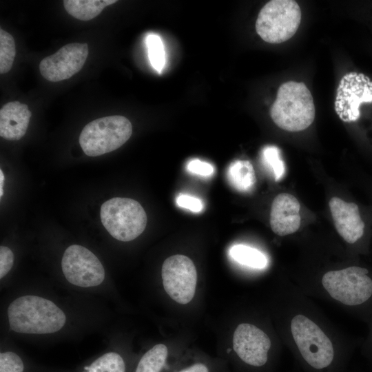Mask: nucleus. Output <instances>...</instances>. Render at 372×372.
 Wrapping results in <instances>:
<instances>
[{
    "label": "nucleus",
    "instance_id": "f257e3e1",
    "mask_svg": "<svg viewBox=\"0 0 372 372\" xmlns=\"http://www.w3.org/2000/svg\"><path fill=\"white\" fill-rule=\"evenodd\" d=\"M271 309L278 334L302 372H344L351 342L286 276L275 285Z\"/></svg>",
    "mask_w": 372,
    "mask_h": 372
},
{
    "label": "nucleus",
    "instance_id": "f03ea898",
    "mask_svg": "<svg viewBox=\"0 0 372 372\" xmlns=\"http://www.w3.org/2000/svg\"><path fill=\"white\" fill-rule=\"evenodd\" d=\"M290 280L309 298L345 311L363 308L372 300V277L367 268L358 265L313 268Z\"/></svg>",
    "mask_w": 372,
    "mask_h": 372
},
{
    "label": "nucleus",
    "instance_id": "7ed1b4c3",
    "mask_svg": "<svg viewBox=\"0 0 372 372\" xmlns=\"http://www.w3.org/2000/svg\"><path fill=\"white\" fill-rule=\"evenodd\" d=\"M6 316L9 329L21 335H54L69 323V316L60 305L32 293L14 298L7 307Z\"/></svg>",
    "mask_w": 372,
    "mask_h": 372
},
{
    "label": "nucleus",
    "instance_id": "20e7f679",
    "mask_svg": "<svg viewBox=\"0 0 372 372\" xmlns=\"http://www.w3.org/2000/svg\"><path fill=\"white\" fill-rule=\"evenodd\" d=\"M270 115L275 124L289 132H300L311 125L315 118L312 95L302 82L288 81L278 88Z\"/></svg>",
    "mask_w": 372,
    "mask_h": 372
},
{
    "label": "nucleus",
    "instance_id": "39448f33",
    "mask_svg": "<svg viewBox=\"0 0 372 372\" xmlns=\"http://www.w3.org/2000/svg\"><path fill=\"white\" fill-rule=\"evenodd\" d=\"M101 220L107 232L119 241L134 240L145 230L147 215L141 204L132 198L114 197L101 207Z\"/></svg>",
    "mask_w": 372,
    "mask_h": 372
},
{
    "label": "nucleus",
    "instance_id": "423d86ee",
    "mask_svg": "<svg viewBox=\"0 0 372 372\" xmlns=\"http://www.w3.org/2000/svg\"><path fill=\"white\" fill-rule=\"evenodd\" d=\"M132 126L125 116L114 115L87 123L79 136V144L89 156H98L121 147L131 136Z\"/></svg>",
    "mask_w": 372,
    "mask_h": 372
},
{
    "label": "nucleus",
    "instance_id": "0eeeda50",
    "mask_svg": "<svg viewBox=\"0 0 372 372\" xmlns=\"http://www.w3.org/2000/svg\"><path fill=\"white\" fill-rule=\"evenodd\" d=\"M301 21V10L293 0H272L260 10L256 22L258 34L269 43L291 39Z\"/></svg>",
    "mask_w": 372,
    "mask_h": 372
},
{
    "label": "nucleus",
    "instance_id": "6e6552de",
    "mask_svg": "<svg viewBox=\"0 0 372 372\" xmlns=\"http://www.w3.org/2000/svg\"><path fill=\"white\" fill-rule=\"evenodd\" d=\"M61 270L65 279L78 288H96L105 279V269L98 257L79 245L65 249L61 258Z\"/></svg>",
    "mask_w": 372,
    "mask_h": 372
},
{
    "label": "nucleus",
    "instance_id": "1a4fd4ad",
    "mask_svg": "<svg viewBox=\"0 0 372 372\" xmlns=\"http://www.w3.org/2000/svg\"><path fill=\"white\" fill-rule=\"evenodd\" d=\"M161 276L168 296L180 304H187L195 295L197 271L193 261L186 256L176 254L163 262Z\"/></svg>",
    "mask_w": 372,
    "mask_h": 372
},
{
    "label": "nucleus",
    "instance_id": "9d476101",
    "mask_svg": "<svg viewBox=\"0 0 372 372\" xmlns=\"http://www.w3.org/2000/svg\"><path fill=\"white\" fill-rule=\"evenodd\" d=\"M88 53V45L85 43H68L41 61V74L52 82L68 79L81 70Z\"/></svg>",
    "mask_w": 372,
    "mask_h": 372
},
{
    "label": "nucleus",
    "instance_id": "9b49d317",
    "mask_svg": "<svg viewBox=\"0 0 372 372\" xmlns=\"http://www.w3.org/2000/svg\"><path fill=\"white\" fill-rule=\"evenodd\" d=\"M372 101V82L362 74L350 73L340 81L335 110L346 122L355 121L360 115L359 105Z\"/></svg>",
    "mask_w": 372,
    "mask_h": 372
},
{
    "label": "nucleus",
    "instance_id": "f8f14e48",
    "mask_svg": "<svg viewBox=\"0 0 372 372\" xmlns=\"http://www.w3.org/2000/svg\"><path fill=\"white\" fill-rule=\"evenodd\" d=\"M329 207L335 229L342 239L349 245L358 242L364 235V223L362 220L358 205L333 197Z\"/></svg>",
    "mask_w": 372,
    "mask_h": 372
},
{
    "label": "nucleus",
    "instance_id": "ddd939ff",
    "mask_svg": "<svg viewBox=\"0 0 372 372\" xmlns=\"http://www.w3.org/2000/svg\"><path fill=\"white\" fill-rule=\"evenodd\" d=\"M300 205L291 194L282 193L274 198L270 211V226L272 231L280 236L297 231L301 223Z\"/></svg>",
    "mask_w": 372,
    "mask_h": 372
},
{
    "label": "nucleus",
    "instance_id": "4468645a",
    "mask_svg": "<svg viewBox=\"0 0 372 372\" xmlns=\"http://www.w3.org/2000/svg\"><path fill=\"white\" fill-rule=\"evenodd\" d=\"M32 116L26 104L6 103L0 110V136L9 141L21 139L26 133Z\"/></svg>",
    "mask_w": 372,
    "mask_h": 372
},
{
    "label": "nucleus",
    "instance_id": "2eb2a0df",
    "mask_svg": "<svg viewBox=\"0 0 372 372\" xmlns=\"http://www.w3.org/2000/svg\"><path fill=\"white\" fill-rule=\"evenodd\" d=\"M132 364L131 358L121 351L107 348L71 372H133Z\"/></svg>",
    "mask_w": 372,
    "mask_h": 372
},
{
    "label": "nucleus",
    "instance_id": "dca6fc26",
    "mask_svg": "<svg viewBox=\"0 0 372 372\" xmlns=\"http://www.w3.org/2000/svg\"><path fill=\"white\" fill-rule=\"evenodd\" d=\"M32 362L19 351L12 347H2L0 352V372H71Z\"/></svg>",
    "mask_w": 372,
    "mask_h": 372
},
{
    "label": "nucleus",
    "instance_id": "f3484780",
    "mask_svg": "<svg viewBox=\"0 0 372 372\" xmlns=\"http://www.w3.org/2000/svg\"><path fill=\"white\" fill-rule=\"evenodd\" d=\"M168 358L167 347L164 344H157L135 362L133 372H164L167 367Z\"/></svg>",
    "mask_w": 372,
    "mask_h": 372
},
{
    "label": "nucleus",
    "instance_id": "a211bd4d",
    "mask_svg": "<svg viewBox=\"0 0 372 372\" xmlns=\"http://www.w3.org/2000/svg\"><path fill=\"white\" fill-rule=\"evenodd\" d=\"M116 0H65V10L73 17L89 21L97 17L103 10L114 3Z\"/></svg>",
    "mask_w": 372,
    "mask_h": 372
},
{
    "label": "nucleus",
    "instance_id": "6ab92c4d",
    "mask_svg": "<svg viewBox=\"0 0 372 372\" xmlns=\"http://www.w3.org/2000/svg\"><path fill=\"white\" fill-rule=\"evenodd\" d=\"M230 184L240 192L250 191L256 183V175L251 163L238 160L231 163L227 170Z\"/></svg>",
    "mask_w": 372,
    "mask_h": 372
},
{
    "label": "nucleus",
    "instance_id": "aec40b11",
    "mask_svg": "<svg viewBox=\"0 0 372 372\" xmlns=\"http://www.w3.org/2000/svg\"><path fill=\"white\" fill-rule=\"evenodd\" d=\"M229 255L238 264L254 269H264L268 266L267 256L259 249L243 244L231 247Z\"/></svg>",
    "mask_w": 372,
    "mask_h": 372
},
{
    "label": "nucleus",
    "instance_id": "412c9836",
    "mask_svg": "<svg viewBox=\"0 0 372 372\" xmlns=\"http://www.w3.org/2000/svg\"><path fill=\"white\" fill-rule=\"evenodd\" d=\"M16 54L13 37L8 32L0 29V73L8 72L13 65Z\"/></svg>",
    "mask_w": 372,
    "mask_h": 372
},
{
    "label": "nucleus",
    "instance_id": "4be33fe9",
    "mask_svg": "<svg viewBox=\"0 0 372 372\" xmlns=\"http://www.w3.org/2000/svg\"><path fill=\"white\" fill-rule=\"evenodd\" d=\"M148 56L152 66L161 73L165 64V52L161 37L155 34H150L146 38Z\"/></svg>",
    "mask_w": 372,
    "mask_h": 372
},
{
    "label": "nucleus",
    "instance_id": "5701e85b",
    "mask_svg": "<svg viewBox=\"0 0 372 372\" xmlns=\"http://www.w3.org/2000/svg\"><path fill=\"white\" fill-rule=\"evenodd\" d=\"M262 157L264 163L271 170L276 180L281 179L285 173V167L278 148L276 146L265 147Z\"/></svg>",
    "mask_w": 372,
    "mask_h": 372
},
{
    "label": "nucleus",
    "instance_id": "b1692460",
    "mask_svg": "<svg viewBox=\"0 0 372 372\" xmlns=\"http://www.w3.org/2000/svg\"><path fill=\"white\" fill-rule=\"evenodd\" d=\"M14 254L6 246L0 247V278L2 280L10 271L14 265Z\"/></svg>",
    "mask_w": 372,
    "mask_h": 372
},
{
    "label": "nucleus",
    "instance_id": "393cba45",
    "mask_svg": "<svg viewBox=\"0 0 372 372\" xmlns=\"http://www.w3.org/2000/svg\"><path fill=\"white\" fill-rule=\"evenodd\" d=\"M176 203L180 207L196 213L201 211L203 209V204L199 198L187 194L178 195L176 198Z\"/></svg>",
    "mask_w": 372,
    "mask_h": 372
},
{
    "label": "nucleus",
    "instance_id": "a878e982",
    "mask_svg": "<svg viewBox=\"0 0 372 372\" xmlns=\"http://www.w3.org/2000/svg\"><path fill=\"white\" fill-rule=\"evenodd\" d=\"M187 169L190 173L203 176H211L214 172V168L212 165L199 159L190 161L187 165Z\"/></svg>",
    "mask_w": 372,
    "mask_h": 372
},
{
    "label": "nucleus",
    "instance_id": "bb28decb",
    "mask_svg": "<svg viewBox=\"0 0 372 372\" xmlns=\"http://www.w3.org/2000/svg\"><path fill=\"white\" fill-rule=\"evenodd\" d=\"M173 372H212V369L207 362L195 361L179 366Z\"/></svg>",
    "mask_w": 372,
    "mask_h": 372
},
{
    "label": "nucleus",
    "instance_id": "cd10ccee",
    "mask_svg": "<svg viewBox=\"0 0 372 372\" xmlns=\"http://www.w3.org/2000/svg\"><path fill=\"white\" fill-rule=\"evenodd\" d=\"M4 182V175L1 169H0V198L2 197L3 192V185Z\"/></svg>",
    "mask_w": 372,
    "mask_h": 372
},
{
    "label": "nucleus",
    "instance_id": "c85d7f7f",
    "mask_svg": "<svg viewBox=\"0 0 372 372\" xmlns=\"http://www.w3.org/2000/svg\"><path fill=\"white\" fill-rule=\"evenodd\" d=\"M291 372H302V371L296 364H294Z\"/></svg>",
    "mask_w": 372,
    "mask_h": 372
},
{
    "label": "nucleus",
    "instance_id": "c756f323",
    "mask_svg": "<svg viewBox=\"0 0 372 372\" xmlns=\"http://www.w3.org/2000/svg\"><path fill=\"white\" fill-rule=\"evenodd\" d=\"M371 342H372V331H371Z\"/></svg>",
    "mask_w": 372,
    "mask_h": 372
}]
</instances>
